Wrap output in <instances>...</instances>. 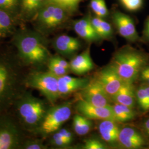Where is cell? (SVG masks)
Instances as JSON below:
<instances>
[{
    "mask_svg": "<svg viewBox=\"0 0 149 149\" xmlns=\"http://www.w3.org/2000/svg\"><path fill=\"white\" fill-rule=\"evenodd\" d=\"M149 63V54L126 45L113 54L109 64L124 82L134 84L141 70Z\"/></svg>",
    "mask_w": 149,
    "mask_h": 149,
    "instance_id": "1",
    "label": "cell"
},
{
    "mask_svg": "<svg viewBox=\"0 0 149 149\" xmlns=\"http://www.w3.org/2000/svg\"><path fill=\"white\" fill-rule=\"evenodd\" d=\"M15 44L19 56L24 63L40 66L47 64L51 55L44 39L32 31H22L17 34Z\"/></svg>",
    "mask_w": 149,
    "mask_h": 149,
    "instance_id": "2",
    "label": "cell"
},
{
    "mask_svg": "<svg viewBox=\"0 0 149 149\" xmlns=\"http://www.w3.org/2000/svg\"><path fill=\"white\" fill-rule=\"evenodd\" d=\"M15 102L17 117L22 126L29 131H36L48 111L47 104L29 92L17 96Z\"/></svg>",
    "mask_w": 149,
    "mask_h": 149,
    "instance_id": "3",
    "label": "cell"
},
{
    "mask_svg": "<svg viewBox=\"0 0 149 149\" xmlns=\"http://www.w3.org/2000/svg\"><path fill=\"white\" fill-rule=\"evenodd\" d=\"M19 77L15 62L0 56V111L16 100Z\"/></svg>",
    "mask_w": 149,
    "mask_h": 149,
    "instance_id": "4",
    "label": "cell"
},
{
    "mask_svg": "<svg viewBox=\"0 0 149 149\" xmlns=\"http://www.w3.org/2000/svg\"><path fill=\"white\" fill-rule=\"evenodd\" d=\"M72 106L70 102L54 104L48 108L42 122L36 131L43 137H46L59 130L72 115Z\"/></svg>",
    "mask_w": 149,
    "mask_h": 149,
    "instance_id": "5",
    "label": "cell"
},
{
    "mask_svg": "<svg viewBox=\"0 0 149 149\" xmlns=\"http://www.w3.org/2000/svg\"><path fill=\"white\" fill-rule=\"evenodd\" d=\"M26 81L28 87L39 91L52 105L60 98L58 77L49 71L33 72L27 76Z\"/></svg>",
    "mask_w": 149,
    "mask_h": 149,
    "instance_id": "6",
    "label": "cell"
},
{
    "mask_svg": "<svg viewBox=\"0 0 149 149\" xmlns=\"http://www.w3.org/2000/svg\"><path fill=\"white\" fill-rule=\"evenodd\" d=\"M23 141L17 123L8 116H0V149H20Z\"/></svg>",
    "mask_w": 149,
    "mask_h": 149,
    "instance_id": "7",
    "label": "cell"
},
{
    "mask_svg": "<svg viewBox=\"0 0 149 149\" xmlns=\"http://www.w3.org/2000/svg\"><path fill=\"white\" fill-rule=\"evenodd\" d=\"M118 146L125 149H148L149 140L141 129L130 125L124 126L120 129Z\"/></svg>",
    "mask_w": 149,
    "mask_h": 149,
    "instance_id": "8",
    "label": "cell"
},
{
    "mask_svg": "<svg viewBox=\"0 0 149 149\" xmlns=\"http://www.w3.org/2000/svg\"><path fill=\"white\" fill-rule=\"evenodd\" d=\"M67 11L61 7L48 2L39 11L38 20L45 29H53L58 27L66 20Z\"/></svg>",
    "mask_w": 149,
    "mask_h": 149,
    "instance_id": "9",
    "label": "cell"
},
{
    "mask_svg": "<svg viewBox=\"0 0 149 149\" xmlns=\"http://www.w3.org/2000/svg\"><path fill=\"white\" fill-rule=\"evenodd\" d=\"M78 93V97L96 106H108L111 105L112 103L111 97L94 77L91 79L86 87Z\"/></svg>",
    "mask_w": 149,
    "mask_h": 149,
    "instance_id": "10",
    "label": "cell"
},
{
    "mask_svg": "<svg viewBox=\"0 0 149 149\" xmlns=\"http://www.w3.org/2000/svg\"><path fill=\"white\" fill-rule=\"evenodd\" d=\"M94 78L101 85L111 98L117 92L125 82L109 64L99 70Z\"/></svg>",
    "mask_w": 149,
    "mask_h": 149,
    "instance_id": "11",
    "label": "cell"
},
{
    "mask_svg": "<svg viewBox=\"0 0 149 149\" xmlns=\"http://www.w3.org/2000/svg\"><path fill=\"white\" fill-rule=\"evenodd\" d=\"M112 21L119 35L129 42L135 43L140 38L136 29L133 19L127 15L115 11L112 16Z\"/></svg>",
    "mask_w": 149,
    "mask_h": 149,
    "instance_id": "12",
    "label": "cell"
},
{
    "mask_svg": "<svg viewBox=\"0 0 149 149\" xmlns=\"http://www.w3.org/2000/svg\"><path fill=\"white\" fill-rule=\"evenodd\" d=\"M76 109L79 114L92 120H114L112 105L106 107L96 106L78 97L76 103Z\"/></svg>",
    "mask_w": 149,
    "mask_h": 149,
    "instance_id": "13",
    "label": "cell"
},
{
    "mask_svg": "<svg viewBox=\"0 0 149 149\" xmlns=\"http://www.w3.org/2000/svg\"><path fill=\"white\" fill-rule=\"evenodd\" d=\"M91 79L85 77H74L66 74L58 77V87L60 98L67 97L79 92L90 82Z\"/></svg>",
    "mask_w": 149,
    "mask_h": 149,
    "instance_id": "14",
    "label": "cell"
},
{
    "mask_svg": "<svg viewBox=\"0 0 149 149\" xmlns=\"http://www.w3.org/2000/svg\"><path fill=\"white\" fill-rule=\"evenodd\" d=\"M56 52L64 57H73L82 47V44L77 38L62 34L56 38L53 42Z\"/></svg>",
    "mask_w": 149,
    "mask_h": 149,
    "instance_id": "15",
    "label": "cell"
},
{
    "mask_svg": "<svg viewBox=\"0 0 149 149\" xmlns=\"http://www.w3.org/2000/svg\"><path fill=\"white\" fill-rule=\"evenodd\" d=\"M121 127L119 122L113 119L100 120L98 130L102 139L109 147L117 148L119 142V136Z\"/></svg>",
    "mask_w": 149,
    "mask_h": 149,
    "instance_id": "16",
    "label": "cell"
},
{
    "mask_svg": "<svg viewBox=\"0 0 149 149\" xmlns=\"http://www.w3.org/2000/svg\"><path fill=\"white\" fill-rule=\"evenodd\" d=\"M70 71L76 75H83L95 69L90 53V46L81 53L74 55L69 62Z\"/></svg>",
    "mask_w": 149,
    "mask_h": 149,
    "instance_id": "17",
    "label": "cell"
},
{
    "mask_svg": "<svg viewBox=\"0 0 149 149\" xmlns=\"http://www.w3.org/2000/svg\"><path fill=\"white\" fill-rule=\"evenodd\" d=\"M91 18V16H87L74 21L73 23V28L75 33L90 44L97 43L102 40L92 26Z\"/></svg>",
    "mask_w": 149,
    "mask_h": 149,
    "instance_id": "18",
    "label": "cell"
},
{
    "mask_svg": "<svg viewBox=\"0 0 149 149\" xmlns=\"http://www.w3.org/2000/svg\"><path fill=\"white\" fill-rule=\"evenodd\" d=\"M112 103L135 108L136 102V87L133 83L125 82L117 92L111 97Z\"/></svg>",
    "mask_w": 149,
    "mask_h": 149,
    "instance_id": "19",
    "label": "cell"
},
{
    "mask_svg": "<svg viewBox=\"0 0 149 149\" xmlns=\"http://www.w3.org/2000/svg\"><path fill=\"white\" fill-rule=\"evenodd\" d=\"M112 106L114 120L118 122H129L137 117L134 108L118 103H114Z\"/></svg>",
    "mask_w": 149,
    "mask_h": 149,
    "instance_id": "20",
    "label": "cell"
},
{
    "mask_svg": "<svg viewBox=\"0 0 149 149\" xmlns=\"http://www.w3.org/2000/svg\"><path fill=\"white\" fill-rule=\"evenodd\" d=\"M92 120L77 113L72 119V127L75 133L80 136H84L88 133L92 127Z\"/></svg>",
    "mask_w": 149,
    "mask_h": 149,
    "instance_id": "21",
    "label": "cell"
},
{
    "mask_svg": "<svg viewBox=\"0 0 149 149\" xmlns=\"http://www.w3.org/2000/svg\"><path fill=\"white\" fill-rule=\"evenodd\" d=\"M136 102L141 111H149V86L141 84L136 88Z\"/></svg>",
    "mask_w": 149,
    "mask_h": 149,
    "instance_id": "22",
    "label": "cell"
},
{
    "mask_svg": "<svg viewBox=\"0 0 149 149\" xmlns=\"http://www.w3.org/2000/svg\"><path fill=\"white\" fill-rule=\"evenodd\" d=\"M13 21L10 16L0 9V38L4 37L12 31Z\"/></svg>",
    "mask_w": 149,
    "mask_h": 149,
    "instance_id": "23",
    "label": "cell"
},
{
    "mask_svg": "<svg viewBox=\"0 0 149 149\" xmlns=\"http://www.w3.org/2000/svg\"><path fill=\"white\" fill-rule=\"evenodd\" d=\"M48 2L49 0H22V7L24 11L33 13L39 11Z\"/></svg>",
    "mask_w": 149,
    "mask_h": 149,
    "instance_id": "24",
    "label": "cell"
},
{
    "mask_svg": "<svg viewBox=\"0 0 149 149\" xmlns=\"http://www.w3.org/2000/svg\"><path fill=\"white\" fill-rule=\"evenodd\" d=\"M82 0H49L52 2L63 8L67 12H74L77 9Z\"/></svg>",
    "mask_w": 149,
    "mask_h": 149,
    "instance_id": "25",
    "label": "cell"
},
{
    "mask_svg": "<svg viewBox=\"0 0 149 149\" xmlns=\"http://www.w3.org/2000/svg\"><path fill=\"white\" fill-rule=\"evenodd\" d=\"M108 145L102 140L96 138H90L86 139L82 146L84 149H108Z\"/></svg>",
    "mask_w": 149,
    "mask_h": 149,
    "instance_id": "26",
    "label": "cell"
},
{
    "mask_svg": "<svg viewBox=\"0 0 149 149\" xmlns=\"http://www.w3.org/2000/svg\"><path fill=\"white\" fill-rule=\"evenodd\" d=\"M47 64L48 66V71L55 76H57L58 77L66 74H68L70 72L69 70L66 69L61 66L59 65V64L56 63L50 58L49 59Z\"/></svg>",
    "mask_w": 149,
    "mask_h": 149,
    "instance_id": "27",
    "label": "cell"
},
{
    "mask_svg": "<svg viewBox=\"0 0 149 149\" xmlns=\"http://www.w3.org/2000/svg\"><path fill=\"white\" fill-rule=\"evenodd\" d=\"M101 34L100 37L102 40H109L113 36V29L111 24L105 21L104 18L101 19Z\"/></svg>",
    "mask_w": 149,
    "mask_h": 149,
    "instance_id": "28",
    "label": "cell"
},
{
    "mask_svg": "<svg viewBox=\"0 0 149 149\" xmlns=\"http://www.w3.org/2000/svg\"><path fill=\"white\" fill-rule=\"evenodd\" d=\"M47 146L43 141L38 139H29L24 140L22 143L20 149H46Z\"/></svg>",
    "mask_w": 149,
    "mask_h": 149,
    "instance_id": "29",
    "label": "cell"
},
{
    "mask_svg": "<svg viewBox=\"0 0 149 149\" xmlns=\"http://www.w3.org/2000/svg\"><path fill=\"white\" fill-rule=\"evenodd\" d=\"M51 136L50 143L54 147L57 148H65L69 146L59 130L52 134Z\"/></svg>",
    "mask_w": 149,
    "mask_h": 149,
    "instance_id": "30",
    "label": "cell"
},
{
    "mask_svg": "<svg viewBox=\"0 0 149 149\" xmlns=\"http://www.w3.org/2000/svg\"><path fill=\"white\" fill-rule=\"evenodd\" d=\"M123 6L128 11H136L143 5V0H119Z\"/></svg>",
    "mask_w": 149,
    "mask_h": 149,
    "instance_id": "31",
    "label": "cell"
},
{
    "mask_svg": "<svg viewBox=\"0 0 149 149\" xmlns=\"http://www.w3.org/2000/svg\"><path fill=\"white\" fill-rule=\"evenodd\" d=\"M138 80H139L141 84L149 86V63L141 70Z\"/></svg>",
    "mask_w": 149,
    "mask_h": 149,
    "instance_id": "32",
    "label": "cell"
},
{
    "mask_svg": "<svg viewBox=\"0 0 149 149\" xmlns=\"http://www.w3.org/2000/svg\"><path fill=\"white\" fill-rule=\"evenodd\" d=\"M59 132L61 134L63 138L68 144L70 145L73 141L74 135L71 132L66 128H61L59 130Z\"/></svg>",
    "mask_w": 149,
    "mask_h": 149,
    "instance_id": "33",
    "label": "cell"
},
{
    "mask_svg": "<svg viewBox=\"0 0 149 149\" xmlns=\"http://www.w3.org/2000/svg\"><path fill=\"white\" fill-rule=\"evenodd\" d=\"M104 1V0H91V8L95 14V16H98L102 4Z\"/></svg>",
    "mask_w": 149,
    "mask_h": 149,
    "instance_id": "34",
    "label": "cell"
},
{
    "mask_svg": "<svg viewBox=\"0 0 149 149\" xmlns=\"http://www.w3.org/2000/svg\"><path fill=\"white\" fill-rule=\"evenodd\" d=\"M17 0H0V7L10 9L14 7Z\"/></svg>",
    "mask_w": 149,
    "mask_h": 149,
    "instance_id": "35",
    "label": "cell"
},
{
    "mask_svg": "<svg viewBox=\"0 0 149 149\" xmlns=\"http://www.w3.org/2000/svg\"><path fill=\"white\" fill-rule=\"evenodd\" d=\"M143 38L145 42H149V17L146 18L145 22L143 31Z\"/></svg>",
    "mask_w": 149,
    "mask_h": 149,
    "instance_id": "36",
    "label": "cell"
},
{
    "mask_svg": "<svg viewBox=\"0 0 149 149\" xmlns=\"http://www.w3.org/2000/svg\"><path fill=\"white\" fill-rule=\"evenodd\" d=\"M141 129L149 140V118L144 120L141 125Z\"/></svg>",
    "mask_w": 149,
    "mask_h": 149,
    "instance_id": "37",
    "label": "cell"
}]
</instances>
